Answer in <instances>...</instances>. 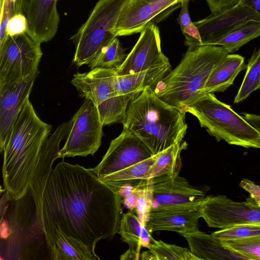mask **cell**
Listing matches in <instances>:
<instances>
[{
	"instance_id": "5bb4252c",
	"label": "cell",
	"mask_w": 260,
	"mask_h": 260,
	"mask_svg": "<svg viewBox=\"0 0 260 260\" xmlns=\"http://www.w3.org/2000/svg\"><path fill=\"white\" fill-rule=\"evenodd\" d=\"M250 21H260V15L240 1L229 9L211 13L193 23L199 30L203 45H208Z\"/></svg>"
},
{
	"instance_id": "d6a6232c",
	"label": "cell",
	"mask_w": 260,
	"mask_h": 260,
	"mask_svg": "<svg viewBox=\"0 0 260 260\" xmlns=\"http://www.w3.org/2000/svg\"><path fill=\"white\" fill-rule=\"evenodd\" d=\"M28 28L27 17L23 13H19L14 15L9 20L6 30L8 36L12 37L26 33Z\"/></svg>"
},
{
	"instance_id": "b9f144b4",
	"label": "cell",
	"mask_w": 260,
	"mask_h": 260,
	"mask_svg": "<svg viewBox=\"0 0 260 260\" xmlns=\"http://www.w3.org/2000/svg\"><path fill=\"white\" fill-rule=\"evenodd\" d=\"M140 1L145 2H154V1H155L157 0H140Z\"/></svg>"
},
{
	"instance_id": "5b68a950",
	"label": "cell",
	"mask_w": 260,
	"mask_h": 260,
	"mask_svg": "<svg viewBox=\"0 0 260 260\" xmlns=\"http://www.w3.org/2000/svg\"><path fill=\"white\" fill-rule=\"evenodd\" d=\"M183 110L194 116L217 142L260 149V132L213 93H202Z\"/></svg>"
},
{
	"instance_id": "e575fe53",
	"label": "cell",
	"mask_w": 260,
	"mask_h": 260,
	"mask_svg": "<svg viewBox=\"0 0 260 260\" xmlns=\"http://www.w3.org/2000/svg\"><path fill=\"white\" fill-rule=\"evenodd\" d=\"M26 0H4L0 14L4 13L10 18L25 11Z\"/></svg>"
},
{
	"instance_id": "1f68e13d",
	"label": "cell",
	"mask_w": 260,
	"mask_h": 260,
	"mask_svg": "<svg viewBox=\"0 0 260 260\" xmlns=\"http://www.w3.org/2000/svg\"><path fill=\"white\" fill-rule=\"evenodd\" d=\"M151 208V192L146 180L144 185L140 188L136 207L137 214L143 225H146Z\"/></svg>"
},
{
	"instance_id": "8992f818",
	"label": "cell",
	"mask_w": 260,
	"mask_h": 260,
	"mask_svg": "<svg viewBox=\"0 0 260 260\" xmlns=\"http://www.w3.org/2000/svg\"><path fill=\"white\" fill-rule=\"evenodd\" d=\"M127 0H99L88 18L71 38L75 45L74 63L89 64L117 36L116 27Z\"/></svg>"
},
{
	"instance_id": "9a60e30c",
	"label": "cell",
	"mask_w": 260,
	"mask_h": 260,
	"mask_svg": "<svg viewBox=\"0 0 260 260\" xmlns=\"http://www.w3.org/2000/svg\"><path fill=\"white\" fill-rule=\"evenodd\" d=\"M39 72L22 81L0 85V147L5 148L18 115L31 91Z\"/></svg>"
},
{
	"instance_id": "f35d334b",
	"label": "cell",
	"mask_w": 260,
	"mask_h": 260,
	"mask_svg": "<svg viewBox=\"0 0 260 260\" xmlns=\"http://www.w3.org/2000/svg\"><path fill=\"white\" fill-rule=\"evenodd\" d=\"M242 117L251 125L260 132V115L243 112Z\"/></svg>"
},
{
	"instance_id": "8fae6325",
	"label": "cell",
	"mask_w": 260,
	"mask_h": 260,
	"mask_svg": "<svg viewBox=\"0 0 260 260\" xmlns=\"http://www.w3.org/2000/svg\"><path fill=\"white\" fill-rule=\"evenodd\" d=\"M151 209H197L207 196L178 175H162L147 179Z\"/></svg>"
},
{
	"instance_id": "484cf974",
	"label": "cell",
	"mask_w": 260,
	"mask_h": 260,
	"mask_svg": "<svg viewBox=\"0 0 260 260\" xmlns=\"http://www.w3.org/2000/svg\"><path fill=\"white\" fill-rule=\"evenodd\" d=\"M157 155L158 154L153 155L149 158L100 179L110 186L131 181L147 180L149 171L155 162Z\"/></svg>"
},
{
	"instance_id": "e0dca14e",
	"label": "cell",
	"mask_w": 260,
	"mask_h": 260,
	"mask_svg": "<svg viewBox=\"0 0 260 260\" xmlns=\"http://www.w3.org/2000/svg\"><path fill=\"white\" fill-rule=\"evenodd\" d=\"M58 0H26L25 13L28 20L26 34L36 43L50 41L57 32L60 21Z\"/></svg>"
},
{
	"instance_id": "7a4b0ae2",
	"label": "cell",
	"mask_w": 260,
	"mask_h": 260,
	"mask_svg": "<svg viewBox=\"0 0 260 260\" xmlns=\"http://www.w3.org/2000/svg\"><path fill=\"white\" fill-rule=\"evenodd\" d=\"M52 126L38 117L27 99L12 128L3 150L2 177L4 190L15 200L27 192L43 145Z\"/></svg>"
},
{
	"instance_id": "d4e9b609",
	"label": "cell",
	"mask_w": 260,
	"mask_h": 260,
	"mask_svg": "<svg viewBox=\"0 0 260 260\" xmlns=\"http://www.w3.org/2000/svg\"><path fill=\"white\" fill-rule=\"evenodd\" d=\"M260 36V21H250L208 45L223 47L229 53L237 51L251 40Z\"/></svg>"
},
{
	"instance_id": "8d00e7d4",
	"label": "cell",
	"mask_w": 260,
	"mask_h": 260,
	"mask_svg": "<svg viewBox=\"0 0 260 260\" xmlns=\"http://www.w3.org/2000/svg\"><path fill=\"white\" fill-rule=\"evenodd\" d=\"M191 0H183L181 2V11L177 21L182 31L187 25L191 22L188 11V3Z\"/></svg>"
},
{
	"instance_id": "f1b7e54d",
	"label": "cell",
	"mask_w": 260,
	"mask_h": 260,
	"mask_svg": "<svg viewBox=\"0 0 260 260\" xmlns=\"http://www.w3.org/2000/svg\"><path fill=\"white\" fill-rule=\"evenodd\" d=\"M147 248L156 260H200L186 248L153 239Z\"/></svg>"
},
{
	"instance_id": "277c9868",
	"label": "cell",
	"mask_w": 260,
	"mask_h": 260,
	"mask_svg": "<svg viewBox=\"0 0 260 260\" xmlns=\"http://www.w3.org/2000/svg\"><path fill=\"white\" fill-rule=\"evenodd\" d=\"M229 54L220 46L203 45L188 48L179 64L154 88L155 94L183 110L200 96V91L213 69Z\"/></svg>"
},
{
	"instance_id": "52a82bcc",
	"label": "cell",
	"mask_w": 260,
	"mask_h": 260,
	"mask_svg": "<svg viewBox=\"0 0 260 260\" xmlns=\"http://www.w3.org/2000/svg\"><path fill=\"white\" fill-rule=\"evenodd\" d=\"M116 76L115 69L96 68L74 74L71 81L80 95L90 100L96 108L103 126L122 123L131 102L117 93Z\"/></svg>"
},
{
	"instance_id": "83f0119b",
	"label": "cell",
	"mask_w": 260,
	"mask_h": 260,
	"mask_svg": "<svg viewBox=\"0 0 260 260\" xmlns=\"http://www.w3.org/2000/svg\"><path fill=\"white\" fill-rule=\"evenodd\" d=\"M126 56L125 49L116 37L88 65L91 70L96 68L116 69L123 62Z\"/></svg>"
},
{
	"instance_id": "4dcf8cb0",
	"label": "cell",
	"mask_w": 260,
	"mask_h": 260,
	"mask_svg": "<svg viewBox=\"0 0 260 260\" xmlns=\"http://www.w3.org/2000/svg\"><path fill=\"white\" fill-rule=\"evenodd\" d=\"M211 235L220 241L245 238L260 235V225H235L221 229Z\"/></svg>"
},
{
	"instance_id": "4fadbf2b",
	"label": "cell",
	"mask_w": 260,
	"mask_h": 260,
	"mask_svg": "<svg viewBox=\"0 0 260 260\" xmlns=\"http://www.w3.org/2000/svg\"><path fill=\"white\" fill-rule=\"evenodd\" d=\"M146 144L131 131L123 128L110 143L101 162L92 171L99 179L152 157Z\"/></svg>"
},
{
	"instance_id": "ab89813d",
	"label": "cell",
	"mask_w": 260,
	"mask_h": 260,
	"mask_svg": "<svg viewBox=\"0 0 260 260\" xmlns=\"http://www.w3.org/2000/svg\"><path fill=\"white\" fill-rule=\"evenodd\" d=\"M241 1L260 15V0H241Z\"/></svg>"
},
{
	"instance_id": "f546056e",
	"label": "cell",
	"mask_w": 260,
	"mask_h": 260,
	"mask_svg": "<svg viewBox=\"0 0 260 260\" xmlns=\"http://www.w3.org/2000/svg\"><path fill=\"white\" fill-rule=\"evenodd\" d=\"M221 242L225 247L247 257L248 260L260 259V235Z\"/></svg>"
},
{
	"instance_id": "74e56055",
	"label": "cell",
	"mask_w": 260,
	"mask_h": 260,
	"mask_svg": "<svg viewBox=\"0 0 260 260\" xmlns=\"http://www.w3.org/2000/svg\"><path fill=\"white\" fill-rule=\"evenodd\" d=\"M145 181L146 180H144L138 187L123 198V202L126 208L130 210L136 208L139 196L140 188L144 185Z\"/></svg>"
},
{
	"instance_id": "6da1fadb",
	"label": "cell",
	"mask_w": 260,
	"mask_h": 260,
	"mask_svg": "<svg viewBox=\"0 0 260 260\" xmlns=\"http://www.w3.org/2000/svg\"><path fill=\"white\" fill-rule=\"evenodd\" d=\"M122 198L92 169L62 160L52 170L43 194L44 233L55 227L95 253L99 241L118 233Z\"/></svg>"
},
{
	"instance_id": "44dd1931",
	"label": "cell",
	"mask_w": 260,
	"mask_h": 260,
	"mask_svg": "<svg viewBox=\"0 0 260 260\" xmlns=\"http://www.w3.org/2000/svg\"><path fill=\"white\" fill-rule=\"evenodd\" d=\"M118 233L122 241L129 246L120 256V259H139L141 247L147 248L153 240L146 225L141 223L132 210L122 215Z\"/></svg>"
},
{
	"instance_id": "3957f363",
	"label": "cell",
	"mask_w": 260,
	"mask_h": 260,
	"mask_svg": "<svg viewBox=\"0 0 260 260\" xmlns=\"http://www.w3.org/2000/svg\"><path fill=\"white\" fill-rule=\"evenodd\" d=\"M185 114L147 88L129 102L122 124L155 155L182 142L187 128Z\"/></svg>"
},
{
	"instance_id": "9c48e42d",
	"label": "cell",
	"mask_w": 260,
	"mask_h": 260,
	"mask_svg": "<svg viewBox=\"0 0 260 260\" xmlns=\"http://www.w3.org/2000/svg\"><path fill=\"white\" fill-rule=\"evenodd\" d=\"M198 212L211 228L260 225V207L251 197L245 202H237L224 195L208 196L198 207Z\"/></svg>"
},
{
	"instance_id": "60d3db41",
	"label": "cell",
	"mask_w": 260,
	"mask_h": 260,
	"mask_svg": "<svg viewBox=\"0 0 260 260\" xmlns=\"http://www.w3.org/2000/svg\"><path fill=\"white\" fill-rule=\"evenodd\" d=\"M4 0H0V10L2 9Z\"/></svg>"
},
{
	"instance_id": "ba28073f",
	"label": "cell",
	"mask_w": 260,
	"mask_h": 260,
	"mask_svg": "<svg viewBox=\"0 0 260 260\" xmlns=\"http://www.w3.org/2000/svg\"><path fill=\"white\" fill-rule=\"evenodd\" d=\"M41 44L26 33L9 37L0 48V85L23 80L39 72Z\"/></svg>"
},
{
	"instance_id": "ac0fdd59",
	"label": "cell",
	"mask_w": 260,
	"mask_h": 260,
	"mask_svg": "<svg viewBox=\"0 0 260 260\" xmlns=\"http://www.w3.org/2000/svg\"><path fill=\"white\" fill-rule=\"evenodd\" d=\"M169 58L164 54L149 68L130 75H118L115 78L117 93L130 101L138 96L145 89H154L171 69Z\"/></svg>"
},
{
	"instance_id": "d6986e66",
	"label": "cell",
	"mask_w": 260,
	"mask_h": 260,
	"mask_svg": "<svg viewBox=\"0 0 260 260\" xmlns=\"http://www.w3.org/2000/svg\"><path fill=\"white\" fill-rule=\"evenodd\" d=\"M200 218L194 209H151L146 226L150 233L168 231L181 235L198 231Z\"/></svg>"
},
{
	"instance_id": "4316f807",
	"label": "cell",
	"mask_w": 260,
	"mask_h": 260,
	"mask_svg": "<svg viewBox=\"0 0 260 260\" xmlns=\"http://www.w3.org/2000/svg\"><path fill=\"white\" fill-rule=\"evenodd\" d=\"M260 89V48L255 50L249 59L246 72L234 103L243 101L256 89Z\"/></svg>"
},
{
	"instance_id": "7402d4cb",
	"label": "cell",
	"mask_w": 260,
	"mask_h": 260,
	"mask_svg": "<svg viewBox=\"0 0 260 260\" xmlns=\"http://www.w3.org/2000/svg\"><path fill=\"white\" fill-rule=\"evenodd\" d=\"M188 243L190 250L200 260L247 259L225 247L221 241L199 230L181 235Z\"/></svg>"
},
{
	"instance_id": "d590c367",
	"label": "cell",
	"mask_w": 260,
	"mask_h": 260,
	"mask_svg": "<svg viewBox=\"0 0 260 260\" xmlns=\"http://www.w3.org/2000/svg\"><path fill=\"white\" fill-rule=\"evenodd\" d=\"M239 185L249 193L250 197L260 207V186L248 179H242Z\"/></svg>"
},
{
	"instance_id": "7c38bea8",
	"label": "cell",
	"mask_w": 260,
	"mask_h": 260,
	"mask_svg": "<svg viewBox=\"0 0 260 260\" xmlns=\"http://www.w3.org/2000/svg\"><path fill=\"white\" fill-rule=\"evenodd\" d=\"M183 1L157 0L145 2L127 0L121 11L116 24L117 36L140 32L149 22L157 24L180 7Z\"/></svg>"
},
{
	"instance_id": "836d02e7",
	"label": "cell",
	"mask_w": 260,
	"mask_h": 260,
	"mask_svg": "<svg viewBox=\"0 0 260 260\" xmlns=\"http://www.w3.org/2000/svg\"><path fill=\"white\" fill-rule=\"evenodd\" d=\"M185 36V44L189 49L203 45L201 34L197 26L192 21L182 31Z\"/></svg>"
},
{
	"instance_id": "cb8c5ba5",
	"label": "cell",
	"mask_w": 260,
	"mask_h": 260,
	"mask_svg": "<svg viewBox=\"0 0 260 260\" xmlns=\"http://www.w3.org/2000/svg\"><path fill=\"white\" fill-rule=\"evenodd\" d=\"M187 145L186 142H182L158 153L149 171L148 179L162 175H178L182 166L181 152Z\"/></svg>"
},
{
	"instance_id": "603a6c76",
	"label": "cell",
	"mask_w": 260,
	"mask_h": 260,
	"mask_svg": "<svg viewBox=\"0 0 260 260\" xmlns=\"http://www.w3.org/2000/svg\"><path fill=\"white\" fill-rule=\"evenodd\" d=\"M246 68L242 56L229 54L213 69L200 94L224 91L233 84L238 74Z\"/></svg>"
},
{
	"instance_id": "ffe728a7",
	"label": "cell",
	"mask_w": 260,
	"mask_h": 260,
	"mask_svg": "<svg viewBox=\"0 0 260 260\" xmlns=\"http://www.w3.org/2000/svg\"><path fill=\"white\" fill-rule=\"evenodd\" d=\"M49 259L52 260H99L90 248L79 240L54 227L44 233Z\"/></svg>"
},
{
	"instance_id": "2e32d148",
	"label": "cell",
	"mask_w": 260,
	"mask_h": 260,
	"mask_svg": "<svg viewBox=\"0 0 260 260\" xmlns=\"http://www.w3.org/2000/svg\"><path fill=\"white\" fill-rule=\"evenodd\" d=\"M140 32L131 51L116 69L118 75H130L145 70L164 55L160 32L156 24L149 22Z\"/></svg>"
},
{
	"instance_id": "30bf717a",
	"label": "cell",
	"mask_w": 260,
	"mask_h": 260,
	"mask_svg": "<svg viewBox=\"0 0 260 260\" xmlns=\"http://www.w3.org/2000/svg\"><path fill=\"white\" fill-rule=\"evenodd\" d=\"M73 119L60 158L93 155L101 146L104 126L96 108L90 100L85 99Z\"/></svg>"
}]
</instances>
